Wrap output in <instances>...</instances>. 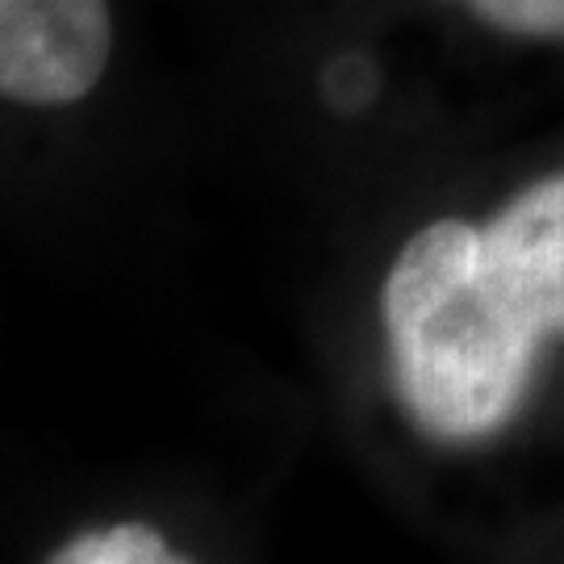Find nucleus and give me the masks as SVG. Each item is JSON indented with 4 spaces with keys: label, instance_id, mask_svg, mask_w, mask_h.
<instances>
[{
    "label": "nucleus",
    "instance_id": "nucleus-1",
    "mask_svg": "<svg viewBox=\"0 0 564 564\" xmlns=\"http://www.w3.org/2000/svg\"><path fill=\"white\" fill-rule=\"evenodd\" d=\"M393 393L435 444H481L523 405L540 335L510 314L481 263V226L460 218L410 235L381 289Z\"/></svg>",
    "mask_w": 564,
    "mask_h": 564
},
{
    "label": "nucleus",
    "instance_id": "nucleus-2",
    "mask_svg": "<svg viewBox=\"0 0 564 564\" xmlns=\"http://www.w3.org/2000/svg\"><path fill=\"white\" fill-rule=\"evenodd\" d=\"M113 55L109 0H0V97L34 109L84 101Z\"/></svg>",
    "mask_w": 564,
    "mask_h": 564
},
{
    "label": "nucleus",
    "instance_id": "nucleus-3",
    "mask_svg": "<svg viewBox=\"0 0 564 564\" xmlns=\"http://www.w3.org/2000/svg\"><path fill=\"white\" fill-rule=\"evenodd\" d=\"M481 263L510 314L540 339L564 335V176L527 184L481 226Z\"/></svg>",
    "mask_w": 564,
    "mask_h": 564
},
{
    "label": "nucleus",
    "instance_id": "nucleus-4",
    "mask_svg": "<svg viewBox=\"0 0 564 564\" xmlns=\"http://www.w3.org/2000/svg\"><path fill=\"white\" fill-rule=\"evenodd\" d=\"M55 564H139V561H176V552H167L155 527L147 523H113L105 531H84L76 540H67L59 552H51Z\"/></svg>",
    "mask_w": 564,
    "mask_h": 564
},
{
    "label": "nucleus",
    "instance_id": "nucleus-5",
    "mask_svg": "<svg viewBox=\"0 0 564 564\" xmlns=\"http://www.w3.org/2000/svg\"><path fill=\"white\" fill-rule=\"evenodd\" d=\"M452 4L468 9L481 25L510 39L564 42V0H452Z\"/></svg>",
    "mask_w": 564,
    "mask_h": 564
}]
</instances>
